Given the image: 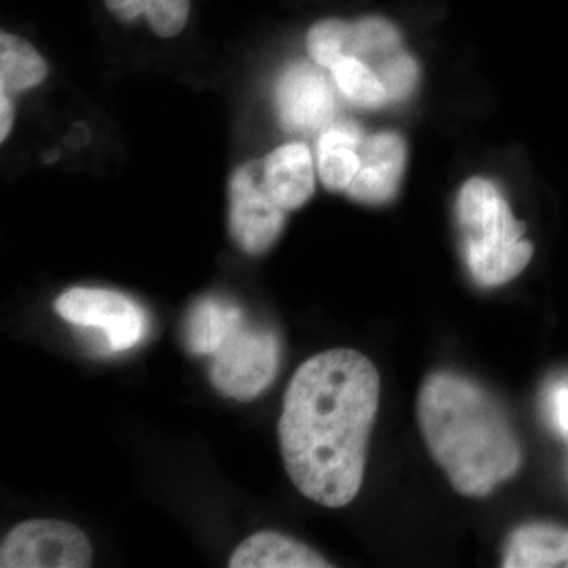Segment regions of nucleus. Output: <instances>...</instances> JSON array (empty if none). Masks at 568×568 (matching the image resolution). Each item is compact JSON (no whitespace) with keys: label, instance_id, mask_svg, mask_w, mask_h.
<instances>
[{"label":"nucleus","instance_id":"obj_1","mask_svg":"<svg viewBox=\"0 0 568 568\" xmlns=\"http://www.w3.org/2000/svg\"><path fill=\"white\" fill-rule=\"evenodd\" d=\"M379 408V373L354 349H328L297 368L278 422L288 478L307 499L344 508L363 487Z\"/></svg>","mask_w":568,"mask_h":568},{"label":"nucleus","instance_id":"obj_2","mask_svg":"<svg viewBox=\"0 0 568 568\" xmlns=\"http://www.w3.org/2000/svg\"><path fill=\"white\" fill-rule=\"evenodd\" d=\"M427 450L466 497H487L523 466V448L499 403L476 382L432 373L417 396Z\"/></svg>","mask_w":568,"mask_h":568},{"label":"nucleus","instance_id":"obj_3","mask_svg":"<svg viewBox=\"0 0 568 568\" xmlns=\"http://www.w3.org/2000/svg\"><path fill=\"white\" fill-rule=\"evenodd\" d=\"M459 243L471 278L485 288L514 281L532 257V244L504 199L485 178L467 180L455 204Z\"/></svg>","mask_w":568,"mask_h":568},{"label":"nucleus","instance_id":"obj_4","mask_svg":"<svg viewBox=\"0 0 568 568\" xmlns=\"http://www.w3.org/2000/svg\"><path fill=\"white\" fill-rule=\"evenodd\" d=\"M307 53L326 70L342 55L361 58L379 74L389 103L408 100L419 81L417 61L406 53L396 26L384 18L318 21L307 34Z\"/></svg>","mask_w":568,"mask_h":568},{"label":"nucleus","instance_id":"obj_5","mask_svg":"<svg viewBox=\"0 0 568 568\" xmlns=\"http://www.w3.org/2000/svg\"><path fill=\"white\" fill-rule=\"evenodd\" d=\"M281 363V342L272 328L244 323L215 354L211 382L224 396L253 400L272 386Z\"/></svg>","mask_w":568,"mask_h":568},{"label":"nucleus","instance_id":"obj_6","mask_svg":"<svg viewBox=\"0 0 568 568\" xmlns=\"http://www.w3.org/2000/svg\"><path fill=\"white\" fill-rule=\"evenodd\" d=\"M55 312L70 325L100 331L105 352H126L142 344L150 331L142 305L110 288H70L58 297Z\"/></svg>","mask_w":568,"mask_h":568},{"label":"nucleus","instance_id":"obj_7","mask_svg":"<svg viewBox=\"0 0 568 568\" xmlns=\"http://www.w3.org/2000/svg\"><path fill=\"white\" fill-rule=\"evenodd\" d=\"M93 549L81 528L61 520H30L13 528L0 548L2 568H84Z\"/></svg>","mask_w":568,"mask_h":568},{"label":"nucleus","instance_id":"obj_8","mask_svg":"<svg viewBox=\"0 0 568 568\" xmlns=\"http://www.w3.org/2000/svg\"><path fill=\"white\" fill-rule=\"evenodd\" d=\"M286 211L262 182V161L244 164L230 180V232L248 255H264L278 241Z\"/></svg>","mask_w":568,"mask_h":568},{"label":"nucleus","instance_id":"obj_9","mask_svg":"<svg viewBox=\"0 0 568 568\" xmlns=\"http://www.w3.org/2000/svg\"><path fill=\"white\" fill-rule=\"evenodd\" d=\"M276 110L284 129L318 131L335 119V91L321 70L297 61L276 82Z\"/></svg>","mask_w":568,"mask_h":568},{"label":"nucleus","instance_id":"obj_10","mask_svg":"<svg viewBox=\"0 0 568 568\" xmlns=\"http://www.w3.org/2000/svg\"><path fill=\"white\" fill-rule=\"evenodd\" d=\"M406 166V143L398 133L384 131L365 135L361 169L347 194L365 204H387L398 194Z\"/></svg>","mask_w":568,"mask_h":568},{"label":"nucleus","instance_id":"obj_11","mask_svg":"<svg viewBox=\"0 0 568 568\" xmlns=\"http://www.w3.org/2000/svg\"><path fill=\"white\" fill-rule=\"evenodd\" d=\"M262 182L284 211L302 209L314 194V161L305 143H284L262 161Z\"/></svg>","mask_w":568,"mask_h":568},{"label":"nucleus","instance_id":"obj_12","mask_svg":"<svg viewBox=\"0 0 568 568\" xmlns=\"http://www.w3.org/2000/svg\"><path fill=\"white\" fill-rule=\"evenodd\" d=\"M244 323L246 316L239 305L209 295L192 305L183 326V339L192 354L213 356Z\"/></svg>","mask_w":568,"mask_h":568},{"label":"nucleus","instance_id":"obj_13","mask_svg":"<svg viewBox=\"0 0 568 568\" xmlns=\"http://www.w3.org/2000/svg\"><path fill=\"white\" fill-rule=\"evenodd\" d=\"M232 568H326L331 562L302 541L274 530L244 539L230 558Z\"/></svg>","mask_w":568,"mask_h":568},{"label":"nucleus","instance_id":"obj_14","mask_svg":"<svg viewBox=\"0 0 568 568\" xmlns=\"http://www.w3.org/2000/svg\"><path fill=\"white\" fill-rule=\"evenodd\" d=\"M506 568H568V528L525 525L509 535L504 549Z\"/></svg>","mask_w":568,"mask_h":568},{"label":"nucleus","instance_id":"obj_15","mask_svg":"<svg viewBox=\"0 0 568 568\" xmlns=\"http://www.w3.org/2000/svg\"><path fill=\"white\" fill-rule=\"evenodd\" d=\"M365 133L354 122L326 126L318 142V173L333 192H347L361 169V145Z\"/></svg>","mask_w":568,"mask_h":568},{"label":"nucleus","instance_id":"obj_16","mask_svg":"<svg viewBox=\"0 0 568 568\" xmlns=\"http://www.w3.org/2000/svg\"><path fill=\"white\" fill-rule=\"evenodd\" d=\"M47 77V61L41 53L16 34L0 37V93L13 95L41 84Z\"/></svg>","mask_w":568,"mask_h":568},{"label":"nucleus","instance_id":"obj_17","mask_svg":"<svg viewBox=\"0 0 568 568\" xmlns=\"http://www.w3.org/2000/svg\"><path fill=\"white\" fill-rule=\"evenodd\" d=\"M328 72L347 102L366 110L384 108L389 103L386 87L379 74L361 58L342 55L328 68Z\"/></svg>","mask_w":568,"mask_h":568},{"label":"nucleus","instance_id":"obj_18","mask_svg":"<svg viewBox=\"0 0 568 568\" xmlns=\"http://www.w3.org/2000/svg\"><path fill=\"white\" fill-rule=\"evenodd\" d=\"M105 7L124 21L145 18L163 39L178 37L190 16V0H105Z\"/></svg>","mask_w":568,"mask_h":568},{"label":"nucleus","instance_id":"obj_19","mask_svg":"<svg viewBox=\"0 0 568 568\" xmlns=\"http://www.w3.org/2000/svg\"><path fill=\"white\" fill-rule=\"evenodd\" d=\"M13 119H16V110H13V102L11 95L0 93V140L4 142L11 133L13 126Z\"/></svg>","mask_w":568,"mask_h":568},{"label":"nucleus","instance_id":"obj_20","mask_svg":"<svg viewBox=\"0 0 568 568\" xmlns=\"http://www.w3.org/2000/svg\"><path fill=\"white\" fill-rule=\"evenodd\" d=\"M554 413H556V419L562 427V432L567 434L568 438V386L556 389L554 394Z\"/></svg>","mask_w":568,"mask_h":568}]
</instances>
